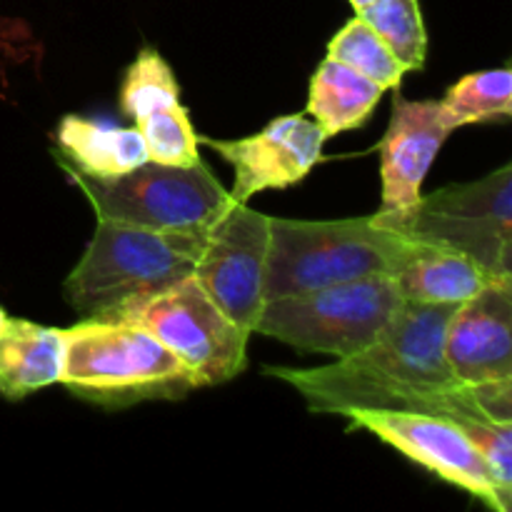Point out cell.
I'll return each instance as SVG.
<instances>
[{
  "label": "cell",
  "instance_id": "obj_1",
  "mask_svg": "<svg viewBox=\"0 0 512 512\" xmlns=\"http://www.w3.org/2000/svg\"><path fill=\"white\" fill-rule=\"evenodd\" d=\"M458 305L403 300L360 353L313 370L265 368L293 385L313 413L348 408L413 410L450 418L468 433L490 473L512 465V378L465 385L445 358V330Z\"/></svg>",
  "mask_w": 512,
  "mask_h": 512
},
{
  "label": "cell",
  "instance_id": "obj_2",
  "mask_svg": "<svg viewBox=\"0 0 512 512\" xmlns=\"http://www.w3.org/2000/svg\"><path fill=\"white\" fill-rule=\"evenodd\" d=\"M58 383L103 408L178 400L198 388L193 373L155 335L115 318H83L63 330Z\"/></svg>",
  "mask_w": 512,
  "mask_h": 512
},
{
  "label": "cell",
  "instance_id": "obj_3",
  "mask_svg": "<svg viewBox=\"0 0 512 512\" xmlns=\"http://www.w3.org/2000/svg\"><path fill=\"white\" fill-rule=\"evenodd\" d=\"M205 230L163 233L115 220H98L83 258L65 278V300L83 318H108L148 295L170 288L193 275Z\"/></svg>",
  "mask_w": 512,
  "mask_h": 512
},
{
  "label": "cell",
  "instance_id": "obj_4",
  "mask_svg": "<svg viewBox=\"0 0 512 512\" xmlns=\"http://www.w3.org/2000/svg\"><path fill=\"white\" fill-rule=\"evenodd\" d=\"M415 243L373 215L345 220L270 218L265 295L305 293L348 280L395 278Z\"/></svg>",
  "mask_w": 512,
  "mask_h": 512
},
{
  "label": "cell",
  "instance_id": "obj_5",
  "mask_svg": "<svg viewBox=\"0 0 512 512\" xmlns=\"http://www.w3.org/2000/svg\"><path fill=\"white\" fill-rule=\"evenodd\" d=\"M403 303L395 278L370 275L265 300L255 333L305 353L348 358L368 348Z\"/></svg>",
  "mask_w": 512,
  "mask_h": 512
},
{
  "label": "cell",
  "instance_id": "obj_6",
  "mask_svg": "<svg viewBox=\"0 0 512 512\" xmlns=\"http://www.w3.org/2000/svg\"><path fill=\"white\" fill-rule=\"evenodd\" d=\"M375 220L413 243L468 255L495 278H512V165L435 190L398 218Z\"/></svg>",
  "mask_w": 512,
  "mask_h": 512
},
{
  "label": "cell",
  "instance_id": "obj_7",
  "mask_svg": "<svg viewBox=\"0 0 512 512\" xmlns=\"http://www.w3.org/2000/svg\"><path fill=\"white\" fill-rule=\"evenodd\" d=\"M65 173L83 190L98 220L163 233H200L233 203L203 160L195 165H160L145 160L130 173L115 178H88L75 170Z\"/></svg>",
  "mask_w": 512,
  "mask_h": 512
},
{
  "label": "cell",
  "instance_id": "obj_8",
  "mask_svg": "<svg viewBox=\"0 0 512 512\" xmlns=\"http://www.w3.org/2000/svg\"><path fill=\"white\" fill-rule=\"evenodd\" d=\"M108 318L130 320L155 335L193 373L198 388L228 383L248 365L250 335L210 300L193 275Z\"/></svg>",
  "mask_w": 512,
  "mask_h": 512
},
{
  "label": "cell",
  "instance_id": "obj_9",
  "mask_svg": "<svg viewBox=\"0 0 512 512\" xmlns=\"http://www.w3.org/2000/svg\"><path fill=\"white\" fill-rule=\"evenodd\" d=\"M338 415L350 420V433L365 430L488 508L498 512L510 510V498L500 493L480 450L455 420L413 410L373 408H348Z\"/></svg>",
  "mask_w": 512,
  "mask_h": 512
},
{
  "label": "cell",
  "instance_id": "obj_10",
  "mask_svg": "<svg viewBox=\"0 0 512 512\" xmlns=\"http://www.w3.org/2000/svg\"><path fill=\"white\" fill-rule=\"evenodd\" d=\"M270 215L230 203L205 230L193 278L215 305L248 335L265 308Z\"/></svg>",
  "mask_w": 512,
  "mask_h": 512
},
{
  "label": "cell",
  "instance_id": "obj_11",
  "mask_svg": "<svg viewBox=\"0 0 512 512\" xmlns=\"http://www.w3.org/2000/svg\"><path fill=\"white\" fill-rule=\"evenodd\" d=\"M198 140L233 165L235 185L230 200L248 203L263 190H283L300 183L320 163L328 138L315 120L295 113L275 118L248 138L213 140L198 135Z\"/></svg>",
  "mask_w": 512,
  "mask_h": 512
},
{
  "label": "cell",
  "instance_id": "obj_12",
  "mask_svg": "<svg viewBox=\"0 0 512 512\" xmlns=\"http://www.w3.org/2000/svg\"><path fill=\"white\" fill-rule=\"evenodd\" d=\"M450 133L440 100H405L395 93L393 115L378 145L383 205L375 218H398L423 198L425 175Z\"/></svg>",
  "mask_w": 512,
  "mask_h": 512
},
{
  "label": "cell",
  "instance_id": "obj_13",
  "mask_svg": "<svg viewBox=\"0 0 512 512\" xmlns=\"http://www.w3.org/2000/svg\"><path fill=\"white\" fill-rule=\"evenodd\" d=\"M445 358L465 385L512 378V278L493 280L458 305L445 330Z\"/></svg>",
  "mask_w": 512,
  "mask_h": 512
},
{
  "label": "cell",
  "instance_id": "obj_14",
  "mask_svg": "<svg viewBox=\"0 0 512 512\" xmlns=\"http://www.w3.org/2000/svg\"><path fill=\"white\" fill-rule=\"evenodd\" d=\"M53 158L60 168L88 178H115L148 160L138 128H120L108 120L65 115L55 128Z\"/></svg>",
  "mask_w": 512,
  "mask_h": 512
},
{
  "label": "cell",
  "instance_id": "obj_15",
  "mask_svg": "<svg viewBox=\"0 0 512 512\" xmlns=\"http://www.w3.org/2000/svg\"><path fill=\"white\" fill-rule=\"evenodd\" d=\"M63 373V330L20 318L0 325V395L23 400L58 383Z\"/></svg>",
  "mask_w": 512,
  "mask_h": 512
},
{
  "label": "cell",
  "instance_id": "obj_16",
  "mask_svg": "<svg viewBox=\"0 0 512 512\" xmlns=\"http://www.w3.org/2000/svg\"><path fill=\"white\" fill-rule=\"evenodd\" d=\"M493 280L500 278L490 275L468 255L420 243H415L413 253L395 273L400 298L410 303L460 305L475 298Z\"/></svg>",
  "mask_w": 512,
  "mask_h": 512
},
{
  "label": "cell",
  "instance_id": "obj_17",
  "mask_svg": "<svg viewBox=\"0 0 512 512\" xmlns=\"http://www.w3.org/2000/svg\"><path fill=\"white\" fill-rule=\"evenodd\" d=\"M385 90L345 63L325 58L310 78L308 108L325 138L363 128Z\"/></svg>",
  "mask_w": 512,
  "mask_h": 512
},
{
  "label": "cell",
  "instance_id": "obj_18",
  "mask_svg": "<svg viewBox=\"0 0 512 512\" xmlns=\"http://www.w3.org/2000/svg\"><path fill=\"white\" fill-rule=\"evenodd\" d=\"M453 130L485 120H505L512 113V70H480L460 78L440 100Z\"/></svg>",
  "mask_w": 512,
  "mask_h": 512
},
{
  "label": "cell",
  "instance_id": "obj_19",
  "mask_svg": "<svg viewBox=\"0 0 512 512\" xmlns=\"http://www.w3.org/2000/svg\"><path fill=\"white\" fill-rule=\"evenodd\" d=\"M355 15H360L378 33L405 73L425 68L428 33L418 0H373L368 8Z\"/></svg>",
  "mask_w": 512,
  "mask_h": 512
},
{
  "label": "cell",
  "instance_id": "obj_20",
  "mask_svg": "<svg viewBox=\"0 0 512 512\" xmlns=\"http://www.w3.org/2000/svg\"><path fill=\"white\" fill-rule=\"evenodd\" d=\"M328 58L340 60L348 68L378 83L383 90H398L405 68L398 63L388 45L360 15L350 18L328 43Z\"/></svg>",
  "mask_w": 512,
  "mask_h": 512
},
{
  "label": "cell",
  "instance_id": "obj_21",
  "mask_svg": "<svg viewBox=\"0 0 512 512\" xmlns=\"http://www.w3.org/2000/svg\"><path fill=\"white\" fill-rule=\"evenodd\" d=\"M140 138L145 143L148 160L160 165H195L200 163L198 133L190 123L188 110L180 103L160 105L135 118Z\"/></svg>",
  "mask_w": 512,
  "mask_h": 512
},
{
  "label": "cell",
  "instance_id": "obj_22",
  "mask_svg": "<svg viewBox=\"0 0 512 512\" xmlns=\"http://www.w3.org/2000/svg\"><path fill=\"white\" fill-rule=\"evenodd\" d=\"M170 103H180V85L173 68L158 50H140L138 58L125 70L120 85V110L135 120L148 110Z\"/></svg>",
  "mask_w": 512,
  "mask_h": 512
},
{
  "label": "cell",
  "instance_id": "obj_23",
  "mask_svg": "<svg viewBox=\"0 0 512 512\" xmlns=\"http://www.w3.org/2000/svg\"><path fill=\"white\" fill-rule=\"evenodd\" d=\"M348 3L353 5V8H355V13H360V10H365V8H368V5L373 3V0H348Z\"/></svg>",
  "mask_w": 512,
  "mask_h": 512
},
{
  "label": "cell",
  "instance_id": "obj_24",
  "mask_svg": "<svg viewBox=\"0 0 512 512\" xmlns=\"http://www.w3.org/2000/svg\"><path fill=\"white\" fill-rule=\"evenodd\" d=\"M5 318H8V315H5V310H3V308H0V325H3V323H5Z\"/></svg>",
  "mask_w": 512,
  "mask_h": 512
}]
</instances>
